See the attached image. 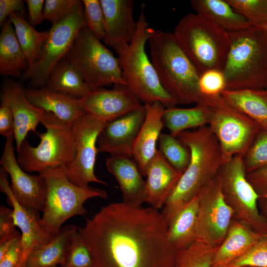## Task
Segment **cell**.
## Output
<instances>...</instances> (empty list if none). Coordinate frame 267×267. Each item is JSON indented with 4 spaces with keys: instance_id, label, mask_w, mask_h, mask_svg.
Listing matches in <instances>:
<instances>
[{
    "instance_id": "cell-40",
    "label": "cell",
    "mask_w": 267,
    "mask_h": 267,
    "mask_svg": "<svg viewBox=\"0 0 267 267\" xmlns=\"http://www.w3.org/2000/svg\"><path fill=\"white\" fill-rule=\"evenodd\" d=\"M87 27L100 40L105 37V19L100 0H82Z\"/></svg>"
},
{
    "instance_id": "cell-9",
    "label": "cell",
    "mask_w": 267,
    "mask_h": 267,
    "mask_svg": "<svg viewBox=\"0 0 267 267\" xmlns=\"http://www.w3.org/2000/svg\"><path fill=\"white\" fill-rule=\"evenodd\" d=\"M87 27L76 36L65 56L80 72L92 89L127 85L119 59Z\"/></svg>"
},
{
    "instance_id": "cell-5",
    "label": "cell",
    "mask_w": 267,
    "mask_h": 267,
    "mask_svg": "<svg viewBox=\"0 0 267 267\" xmlns=\"http://www.w3.org/2000/svg\"><path fill=\"white\" fill-rule=\"evenodd\" d=\"M173 34L200 75L210 70L223 71L229 47L227 31L200 15L189 13Z\"/></svg>"
},
{
    "instance_id": "cell-45",
    "label": "cell",
    "mask_w": 267,
    "mask_h": 267,
    "mask_svg": "<svg viewBox=\"0 0 267 267\" xmlns=\"http://www.w3.org/2000/svg\"><path fill=\"white\" fill-rule=\"evenodd\" d=\"M21 235L15 238L0 259V267H17L22 256Z\"/></svg>"
},
{
    "instance_id": "cell-32",
    "label": "cell",
    "mask_w": 267,
    "mask_h": 267,
    "mask_svg": "<svg viewBox=\"0 0 267 267\" xmlns=\"http://www.w3.org/2000/svg\"><path fill=\"white\" fill-rule=\"evenodd\" d=\"M206 101L191 108H166L163 121L170 134L177 136L182 132L207 126L210 109Z\"/></svg>"
},
{
    "instance_id": "cell-15",
    "label": "cell",
    "mask_w": 267,
    "mask_h": 267,
    "mask_svg": "<svg viewBox=\"0 0 267 267\" xmlns=\"http://www.w3.org/2000/svg\"><path fill=\"white\" fill-rule=\"evenodd\" d=\"M14 137L6 138L0 164L11 179L10 189L22 206L43 212L46 200V186L44 178L27 173L18 164L13 146Z\"/></svg>"
},
{
    "instance_id": "cell-14",
    "label": "cell",
    "mask_w": 267,
    "mask_h": 267,
    "mask_svg": "<svg viewBox=\"0 0 267 267\" xmlns=\"http://www.w3.org/2000/svg\"><path fill=\"white\" fill-rule=\"evenodd\" d=\"M105 124L86 113L72 125L76 154L73 160L64 168V171L69 180L78 186L86 188L91 182L108 185L98 179L94 173L96 157L98 153L97 140Z\"/></svg>"
},
{
    "instance_id": "cell-47",
    "label": "cell",
    "mask_w": 267,
    "mask_h": 267,
    "mask_svg": "<svg viewBox=\"0 0 267 267\" xmlns=\"http://www.w3.org/2000/svg\"><path fill=\"white\" fill-rule=\"evenodd\" d=\"M25 12L24 2L21 0H0V24L2 26L7 17L14 13Z\"/></svg>"
},
{
    "instance_id": "cell-34",
    "label": "cell",
    "mask_w": 267,
    "mask_h": 267,
    "mask_svg": "<svg viewBox=\"0 0 267 267\" xmlns=\"http://www.w3.org/2000/svg\"><path fill=\"white\" fill-rule=\"evenodd\" d=\"M218 247L195 240L176 252L174 267H212L213 259Z\"/></svg>"
},
{
    "instance_id": "cell-11",
    "label": "cell",
    "mask_w": 267,
    "mask_h": 267,
    "mask_svg": "<svg viewBox=\"0 0 267 267\" xmlns=\"http://www.w3.org/2000/svg\"><path fill=\"white\" fill-rule=\"evenodd\" d=\"M208 126L218 139L223 162L233 156H243L261 130L258 125L228 103L221 95L208 97Z\"/></svg>"
},
{
    "instance_id": "cell-20",
    "label": "cell",
    "mask_w": 267,
    "mask_h": 267,
    "mask_svg": "<svg viewBox=\"0 0 267 267\" xmlns=\"http://www.w3.org/2000/svg\"><path fill=\"white\" fill-rule=\"evenodd\" d=\"M1 99H4L12 110L14 120V140L17 151L29 132H35L45 111L36 107L27 99L25 89L14 82L3 86Z\"/></svg>"
},
{
    "instance_id": "cell-16",
    "label": "cell",
    "mask_w": 267,
    "mask_h": 267,
    "mask_svg": "<svg viewBox=\"0 0 267 267\" xmlns=\"http://www.w3.org/2000/svg\"><path fill=\"white\" fill-rule=\"evenodd\" d=\"M80 102L86 113L107 123L140 108L143 104L127 85L91 90Z\"/></svg>"
},
{
    "instance_id": "cell-42",
    "label": "cell",
    "mask_w": 267,
    "mask_h": 267,
    "mask_svg": "<svg viewBox=\"0 0 267 267\" xmlns=\"http://www.w3.org/2000/svg\"><path fill=\"white\" fill-rule=\"evenodd\" d=\"M79 0H45L44 19L54 24L67 17L74 10Z\"/></svg>"
},
{
    "instance_id": "cell-35",
    "label": "cell",
    "mask_w": 267,
    "mask_h": 267,
    "mask_svg": "<svg viewBox=\"0 0 267 267\" xmlns=\"http://www.w3.org/2000/svg\"><path fill=\"white\" fill-rule=\"evenodd\" d=\"M158 143V151L166 160L176 170L183 173L190 160L189 148L177 136L170 133H161Z\"/></svg>"
},
{
    "instance_id": "cell-3",
    "label": "cell",
    "mask_w": 267,
    "mask_h": 267,
    "mask_svg": "<svg viewBox=\"0 0 267 267\" xmlns=\"http://www.w3.org/2000/svg\"><path fill=\"white\" fill-rule=\"evenodd\" d=\"M150 60L160 82L177 104H199L200 75L182 50L173 33L154 29L148 40Z\"/></svg>"
},
{
    "instance_id": "cell-50",
    "label": "cell",
    "mask_w": 267,
    "mask_h": 267,
    "mask_svg": "<svg viewBox=\"0 0 267 267\" xmlns=\"http://www.w3.org/2000/svg\"><path fill=\"white\" fill-rule=\"evenodd\" d=\"M266 90L267 92V88H266Z\"/></svg>"
},
{
    "instance_id": "cell-17",
    "label": "cell",
    "mask_w": 267,
    "mask_h": 267,
    "mask_svg": "<svg viewBox=\"0 0 267 267\" xmlns=\"http://www.w3.org/2000/svg\"><path fill=\"white\" fill-rule=\"evenodd\" d=\"M8 174L0 168V189L5 194L12 207L15 223L21 232L22 253L17 267H25L27 259L31 253L39 246L49 242L53 237L41 225L38 211L21 206L16 200L10 187Z\"/></svg>"
},
{
    "instance_id": "cell-37",
    "label": "cell",
    "mask_w": 267,
    "mask_h": 267,
    "mask_svg": "<svg viewBox=\"0 0 267 267\" xmlns=\"http://www.w3.org/2000/svg\"><path fill=\"white\" fill-rule=\"evenodd\" d=\"M242 158L246 173L267 167V131L260 130Z\"/></svg>"
},
{
    "instance_id": "cell-28",
    "label": "cell",
    "mask_w": 267,
    "mask_h": 267,
    "mask_svg": "<svg viewBox=\"0 0 267 267\" xmlns=\"http://www.w3.org/2000/svg\"><path fill=\"white\" fill-rule=\"evenodd\" d=\"M190 2L196 13L227 32L243 30L253 26L234 11L225 0H191Z\"/></svg>"
},
{
    "instance_id": "cell-39",
    "label": "cell",
    "mask_w": 267,
    "mask_h": 267,
    "mask_svg": "<svg viewBox=\"0 0 267 267\" xmlns=\"http://www.w3.org/2000/svg\"><path fill=\"white\" fill-rule=\"evenodd\" d=\"M225 267H267V235Z\"/></svg>"
},
{
    "instance_id": "cell-25",
    "label": "cell",
    "mask_w": 267,
    "mask_h": 267,
    "mask_svg": "<svg viewBox=\"0 0 267 267\" xmlns=\"http://www.w3.org/2000/svg\"><path fill=\"white\" fill-rule=\"evenodd\" d=\"M266 235L233 219L225 238L214 256L212 267H225Z\"/></svg>"
},
{
    "instance_id": "cell-33",
    "label": "cell",
    "mask_w": 267,
    "mask_h": 267,
    "mask_svg": "<svg viewBox=\"0 0 267 267\" xmlns=\"http://www.w3.org/2000/svg\"><path fill=\"white\" fill-rule=\"evenodd\" d=\"M8 17L13 25L21 49L29 63L28 67H31L40 58L49 31H37L20 13H14Z\"/></svg>"
},
{
    "instance_id": "cell-24",
    "label": "cell",
    "mask_w": 267,
    "mask_h": 267,
    "mask_svg": "<svg viewBox=\"0 0 267 267\" xmlns=\"http://www.w3.org/2000/svg\"><path fill=\"white\" fill-rule=\"evenodd\" d=\"M28 101L37 108L51 113L61 121L71 126L86 114L80 99L49 89L45 87L25 89Z\"/></svg>"
},
{
    "instance_id": "cell-44",
    "label": "cell",
    "mask_w": 267,
    "mask_h": 267,
    "mask_svg": "<svg viewBox=\"0 0 267 267\" xmlns=\"http://www.w3.org/2000/svg\"><path fill=\"white\" fill-rule=\"evenodd\" d=\"M0 134L6 138L14 137V134L13 115L9 104L3 99L0 107Z\"/></svg>"
},
{
    "instance_id": "cell-10",
    "label": "cell",
    "mask_w": 267,
    "mask_h": 267,
    "mask_svg": "<svg viewBox=\"0 0 267 267\" xmlns=\"http://www.w3.org/2000/svg\"><path fill=\"white\" fill-rule=\"evenodd\" d=\"M218 177L224 198L234 212V218L256 231L267 234V221L259 207V197L248 181L242 156L223 162Z\"/></svg>"
},
{
    "instance_id": "cell-31",
    "label": "cell",
    "mask_w": 267,
    "mask_h": 267,
    "mask_svg": "<svg viewBox=\"0 0 267 267\" xmlns=\"http://www.w3.org/2000/svg\"><path fill=\"white\" fill-rule=\"evenodd\" d=\"M0 35V74L4 77H18L29 66L16 37L14 27L8 20L2 26Z\"/></svg>"
},
{
    "instance_id": "cell-13",
    "label": "cell",
    "mask_w": 267,
    "mask_h": 267,
    "mask_svg": "<svg viewBox=\"0 0 267 267\" xmlns=\"http://www.w3.org/2000/svg\"><path fill=\"white\" fill-rule=\"evenodd\" d=\"M198 196L195 240L218 247L225 238L234 218L233 211L222 193L218 175L201 190Z\"/></svg>"
},
{
    "instance_id": "cell-36",
    "label": "cell",
    "mask_w": 267,
    "mask_h": 267,
    "mask_svg": "<svg viewBox=\"0 0 267 267\" xmlns=\"http://www.w3.org/2000/svg\"><path fill=\"white\" fill-rule=\"evenodd\" d=\"M236 12L252 26H267V0H225Z\"/></svg>"
},
{
    "instance_id": "cell-23",
    "label": "cell",
    "mask_w": 267,
    "mask_h": 267,
    "mask_svg": "<svg viewBox=\"0 0 267 267\" xmlns=\"http://www.w3.org/2000/svg\"><path fill=\"white\" fill-rule=\"evenodd\" d=\"M107 170L115 178L122 193L123 202L135 206L145 202V180L133 157L110 156L105 160Z\"/></svg>"
},
{
    "instance_id": "cell-30",
    "label": "cell",
    "mask_w": 267,
    "mask_h": 267,
    "mask_svg": "<svg viewBox=\"0 0 267 267\" xmlns=\"http://www.w3.org/2000/svg\"><path fill=\"white\" fill-rule=\"evenodd\" d=\"M198 207V195L182 208L169 222V240L176 251L187 247L195 240Z\"/></svg>"
},
{
    "instance_id": "cell-29",
    "label": "cell",
    "mask_w": 267,
    "mask_h": 267,
    "mask_svg": "<svg viewBox=\"0 0 267 267\" xmlns=\"http://www.w3.org/2000/svg\"><path fill=\"white\" fill-rule=\"evenodd\" d=\"M44 87L78 99L92 90L80 72L65 57L53 68Z\"/></svg>"
},
{
    "instance_id": "cell-27",
    "label": "cell",
    "mask_w": 267,
    "mask_h": 267,
    "mask_svg": "<svg viewBox=\"0 0 267 267\" xmlns=\"http://www.w3.org/2000/svg\"><path fill=\"white\" fill-rule=\"evenodd\" d=\"M78 229L74 224L62 227L49 242L31 253L25 267H60L63 265L72 234Z\"/></svg>"
},
{
    "instance_id": "cell-38",
    "label": "cell",
    "mask_w": 267,
    "mask_h": 267,
    "mask_svg": "<svg viewBox=\"0 0 267 267\" xmlns=\"http://www.w3.org/2000/svg\"><path fill=\"white\" fill-rule=\"evenodd\" d=\"M93 261L89 248L78 229L72 235L65 262L60 267H92Z\"/></svg>"
},
{
    "instance_id": "cell-4",
    "label": "cell",
    "mask_w": 267,
    "mask_h": 267,
    "mask_svg": "<svg viewBox=\"0 0 267 267\" xmlns=\"http://www.w3.org/2000/svg\"><path fill=\"white\" fill-rule=\"evenodd\" d=\"M228 34L229 47L223 69L226 89H266L267 30L253 26Z\"/></svg>"
},
{
    "instance_id": "cell-41",
    "label": "cell",
    "mask_w": 267,
    "mask_h": 267,
    "mask_svg": "<svg viewBox=\"0 0 267 267\" xmlns=\"http://www.w3.org/2000/svg\"><path fill=\"white\" fill-rule=\"evenodd\" d=\"M199 89L205 96L221 95L226 89V81L223 71L219 70H208L200 75Z\"/></svg>"
},
{
    "instance_id": "cell-6",
    "label": "cell",
    "mask_w": 267,
    "mask_h": 267,
    "mask_svg": "<svg viewBox=\"0 0 267 267\" xmlns=\"http://www.w3.org/2000/svg\"><path fill=\"white\" fill-rule=\"evenodd\" d=\"M137 20L135 34L128 47L118 56L123 76L131 91L144 104L161 102L166 108L176 101L161 85L155 68L149 59L145 45L152 33L143 7Z\"/></svg>"
},
{
    "instance_id": "cell-46",
    "label": "cell",
    "mask_w": 267,
    "mask_h": 267,
    "mask_svg": "<svg viewBox=\"0 0 267 267\" xmlns=\"http://www.w3.org/2000/svg\"><path fill=\"white\" fill-rule=\"evenodd\" d=\"M246 177L259 198H267V167L246 173Z\"/></svg>"
},
{
    "instance_id": "cell-21",
    "label": "cell",
    "mask_w": 267,
    "mask_h": 267,
    "mask_svg": "<svg viewBox=\"0 0 267 267\" xmlns=\"http://www.w3.org/2000/svg\"><path fill=\"white\" fill-rule=\"evenodd\" d=\"M182 174L174 168L158 150L146 169L145 202L158 210L163 209Z\"/></svg>"
},
{
    "instance_id": "cell-8",
    "label": "cell",
    "mask_w": 267,
    "mask_h": 267,
    "mask_svg": "<svg viewBox=\"0 0 267 267\" xmlns=\"http://www.w3.org/2000/svg\"><path fill=\"white\" fill-rule=\"evenodd\" d=\"M41 123L46 131L37 133L40 142L31 146L25 139L17 151V161L26 172L42 173L52 168H65L74 159L76 144L72 126L51 113L45 112Z\"/></svg>"
},
{
    "instance_id": "cell-48",
    "label": "cell",
    "mask_w": 267,
    "mask_h": 267,
    "mask_svg": "<svg viewBox=\"0 0 267 267\" xmlns=\"http://www.w3.org/2000/svg\"><path fill=\"white\" fill-rule=\"evenodd\" d=\"M44 0H26L28 10L29 23L33 26L42 23L44 19Z\"/></svg>"
},
{
    "instance_id": "cell-26",
    "label": "cell",
    "mask_w": 267,
    "mask_h": 267,
    "mask_svg": "<svg viewBox=\"0 0 267 267\" xmlns=\"http://www.w3.org/2000/svg\"><path fill=\"white\" fill-rule=\"evenodd\" d=\"M221 95L230 105L257 123L262 130L267 131V92L266 89H225Z\"/></svg>"
},
{
    "instance_id": "cell-22",
    "label": "cell",
    "mask_w": 267,
    "mask_h": 267,
    "mask_svg": "<svg viewBox=\"0 0 267 267\" xmlns=\"http://www.w3.org/2000/svg\"><path fill=\"white\" fill-rule=\"evenodd\" d=\"M144 105L146 116L134 143L132 157L142 175L145 177L147 167L158 150L156 145L164 126L166 107L159 102Z\"/></svg>"
},
{
    "instance_id": "cell-49",
    "label": "cell",
    "mask_w": 267,
    "mask_h": 267,
    "mask_svg": "<svg viewBox=\"0 0 267 267\" xmlns=\"http://www.w3.org/2000/svg\"><path fill=\"white\" fill-rule=\"evenodd\" d=\"M258 203L261 214L267 221V198H259Z\"/></svg>"
},
{
    "instance_id": "cell-1",
    "label": "cell",
    "mask_w": 267,
    "mask_h": 267,
    "mask_svg": "<svg viewBox=\"0 0 267 267\" xmlns=\"http://www.w3.org/2000/svg\"><path fill=\"white\" fill-rule=\"evenodd\" d=\"M168 228L159 210L122 201L102 207L78 232L92 267H174Z\"/></svg>"
},
{
    "instance_id": "cell-2",
    "label": "cell",
    "mask_w": 267,
    "mask_h": 267,
    "mask_svg": "<svg viewBox=\"0 0 267 267\" xmlns=\"http://www.w3.org/2000/svg\"><path fill=\"white\" fill-rule=\"evenodd\" d=\"M177 137L189 149L190 160L162 212L168 223L219 173L223 163L220 143L207 125L179 133Z\"/></svg>"
},
{
    "instance_id": "cell-43",
    "label": "cell",
    "mask_w": 267,
    "mask_h": 267,
    "mask_svg": "<svg viewBox=\"0 0 267 267\" xmlns=\"http://www.w3.org/2000/svg\"><path fill=\"white\" fill-rule=\"evenodd\" d=\"M13 209L1 205L0 207V245H7L19 235L16 229Z\"/></svg>"
},
{
    "instance_id": "cell-51",
    "label": "cell",
    "mask_w": 267,
    "mask_h": 267,
    "mask_svg": "<svg viewBox=\"0 0 267 267\" xmlns=\"http://www.w3.org/2000/svg\"><path fill=\"white\" fill-rule=\"evenodd\" d=\"M265 29H266L267 30V27H266V28H265Z\"/></svg>"
},
{
    "instance_id": "cell-19",
    "label": "cell",
    "mask_w": 267,
    "mask_h": 267,
    "mask_svg": "<svg viewBox=\"0 0 267 267\" xmlns=\"http://www.w3.org/2000/svg\"><path fill=\"white\" fill-rule=\"evenodd\" d=\"M105 19L104 42L118 56L124 53L133 39L137 29L134 17V1L100 0Z\"/></svg>"
},
{
    "instance_id": "cell-7",
    "label": "cell",
    "mask_w": 267,
    "mask_h": 267,
    "mask_svg": "<svg viewBox=\"0 0 267 267\" xmlns=\"http://www.w3.org/2000/svg\"><path fill=\"white\" fill-rule=\"evenodd\" d=\"M45 181V203L40 223L51 236L58 233L62 224L77 215L85 216L84 204L93 198H107L104 190L89 186H78L67 178L64 168H52L39 174Z\"/></svg>"
},
{
    "instance_id": "cell-12",
    "label": "cell",
    "mask_w": 267,
    "mask_h": 267,
    "mask_svg": "<svg viewBox=\"0 0 267 267\" xmlns=\"http://www.w3.org/2000/svg\"><path fill=\"white\" fill-rule=\"evenodd\" d=\"M82 1L62 20L52 24L40 58L25 71L23 78L35 88L44 87L55 65L64 58L79 31L87 26Z\"/></svg>"
},
{
    "instance_id": "cell-18",
    "label": "cell",
    "mask_w": 267,
    "mask_h": 267,
    "mask_svg": "<svg viewBox=\"0 0 267 267\" xmlns=\"http://www.w3.org/2000/svg\"><path fill=\"white\" fill-rule=\"evenodd\" d=\"M145 116L143 104L138 109L106 123L97 138L98 152L132 157L134 144Z\"/></svg>"
}]
</instances>
